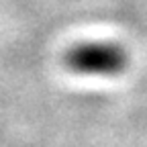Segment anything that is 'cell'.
Instances as JSON below:
<instances>
[{
    "instance_id": "cell-1",
    "label": "cell",
    "mask_w": 147,
    "mask_h": 147,
    "mask_svg": "<svg viewBox=\"0 0 147 147\" xmlns=\"http://www.w3.org/2000/svg\"><path fill=\"white\" fill-rule=\"evenodd\" d=\"M129 55L123 45L110 41L78 43L65 53L67 69L84 76H117L125 71Z\"/></svg>"
}]
</instances>
